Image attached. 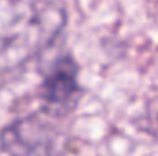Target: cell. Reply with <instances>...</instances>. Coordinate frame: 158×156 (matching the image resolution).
Listing matches in <instances>:
<instances>
[{
	"instance_id": "obj_1",
	"label": "cell",
	"mask_w": 158,
	"mask_h": 156,
	"mask_svg": "<svg viewBox=\"0 0 158 156\" xmlns=\"http://www.w3.org/2000/svg\"><path fill=\"white\" fill-rule=\"evenodd\" d=\"M64 132L42 112L24 116L0 130V149L9 156H57Z\"/></svg>"
},
{
	"instance_id": "obj_2",
	"label": "cell",
	"mask_w": 158,
	"mask_h": 156,
	"mask_svg": "<svg viewBox=\"0 0 158 156\" xmlns=\"http://www.w3.org/2000/svg\"><path fill=\"white\" fill-rule=\"evenodd\" d=\"M81 96L79 64L70 53H63L50 64L39 86L40 112L53 119H63L77 109Z\"/></svg>"
}]
</instances>
